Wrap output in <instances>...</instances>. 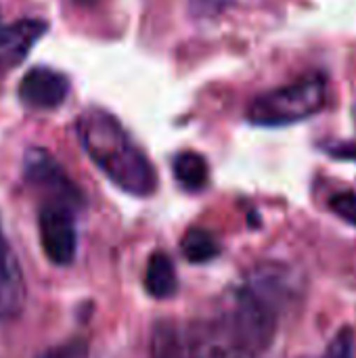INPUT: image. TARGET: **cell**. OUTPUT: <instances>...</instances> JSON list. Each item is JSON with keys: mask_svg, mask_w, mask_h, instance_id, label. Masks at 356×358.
I'll use <instances>...</instances> for the list:
<instances>
[{"mask_svg": "<svg viewBox=\"0 0 356 358\" xmlns=\"http://www.w3.org/2000/svg\"><path fill=\"white\" fill-rule=\"evenodd\" d=\"M296 294L294 275L287 266L266 262L256 266L222 313L237 331L248 357L258 355L273 342L277 323Z\"/></svg>", "mask_w": 356, "mask_h": 358, "instance_id": "cell-1", "label": "cell"}, {"mask_svg": "<svg viewBox=\"0 0 356 358\" xmlns=\"http://www.w3.org/2000/svg\"><path fill=\"white\" fill-rule=\"evenodd\" d=\"M76 130L88 157L115 187L136 197H147L155 191V168L111 113L86 109L78 117Z\"/></svg>", "mask_w": 356, "mask_h": 358, "instance_id": "cell-2", "label": "cell"}, {"mask_svg": "<svg viewBox=\"0 0 356 358\" xmlns=\"http://www.w3.org/2000/svg\"><path fill=\"white\" fill-rule=\"evenodd\" d=\"M327 103V80L323 73L306 76L290 86L256 96L248 120L256 126H285L313 117Z\"/></svg>", "mask_w": 356, "mask_h": 358, "instance_id": "cell-3", "label": "cell"}, {"mask_svg": "<svg viewBox=\"0 0 356 358\" xmlns=\"http://www.w3.org/2000/svg\"><path fill=\"white\" fill-rule=\"evenodd\" d=\"M38 229L42 250L48 260L65 266L78 252L76 206L67 201H44L38 212Z\"/></svg>", "mask_w": 356, "mask_h": 358, "instance_id": "cell-4", "label": "cell"}, {"mask_svg": "<svg viewBox=\"0 0 356 358\" xmlns=\"http://www.w3.org/2000/svg\"><path fill=\"white\" fill-rule=\"evenodd\" d=\"M191 358H245L248 352L225 315L195 325L189 334Z\"/></svg>", "mask_w": 356, "mask_h": 358, "instance_id": "cell-5", "label": "cell"}, {"mask_svg": "<svg viewBox=\"0 0 356 358\" xmlns=\"http://www.w3.org/2000/svg\"><path fill=\"white\" fill-rule=\"evenodd\" d=\"M67 92V78L48 67L29 69L19 84V99L29 109H55L65 101Z\"/></svg>", "mask_w": 356, "mask_h": 358, "instance_id": "cell-6", "label": "cell"}, {"mask_svg": "<svg viewBox=\"0 0 356 358\" xmlns=\"http://www.w3.org/2000/svg\"><path fill=\"white\" fill-rule=\"evenodd\" d=\"M25 281L21 266L0 227V319H13L23 310Z\"/></svg>", "mask_w": 356, "mask_h": 358, "instance_id": "cell-7", "label": "cell"}, {"mask_svg": "<svg viewBox=\"0 0 356 358\" xmlns=\"http://www.w3.org/2000/svg\"><path fill=\"white\" fill-rule=\"evenodd\" d=\"M176 287H178V277H176L172 260L164 252H155L149 258L147 271H145L147 294L151 298L166 300V298H172L176 294Z\"/></svg>", "mask_w": 356, "mask_h": 358, "instance_id": "cell-8", "label": "cell"}, {"mask_svg": "<svg viewBox=\"0 0 356 358\" xmlns=\"http://www.w3.org/2000/svg\"><path fill=\"white\" fill-rule=\"evenodd\" d=\"M46 25L36 19H23L13 25H8V36H6V46L2 52V61L17 65L34 46V42L44 34Z\"/></svg>", "mask_w": 356, "mask_h": 358, "instance_id": "cell-9", "label": "cell"}, {"mask_svg": "<svg viewBox=\"0 0 356 358\" xmlns=\"http://www.w3.org/2000/svg\"><path fill=\"white\" fill-rule=\"evenodd\" d=\"M172 172L176 182L187 191H201L210 178L208 162L195 151L178 153L172 162Z\"/></svg>", "mask_w": 356, "mask_h": 358, "instance_id": "cell-10", "label": "cell"}, {"mask_svg": "<svg viewBox=\"0 0 356 358\" xmlns=\"http://www.w3.org/2000/svg\"><path fill=\"white\" fill-rule=\"evenodd\" d=\"M151 358H191L189 344L183 342L176 325L170 321H159L151 336Z\"/></svg>", "mask_w": 356, "mask_h": 358, "instance_id": "cell-11", "label": "cell"}, {"mask_svg": "<svg viewBox=\"0 0 356 358\" xmlns=\"http://www.w3.org/2000/svg\"><path fill=\"white\" fill-rule=\"evenodd\" d=\"M183 256L193 262V264H201V262H210L218 256L220 245L214 239L212 233L204 231V229H191L180 243Z\"/></svg>", "mask_w": 356, "mask_h": 358, "instance_id": "cell-12", "label": "cell"}, {"mask_svg": "<svg viewBox=\"0 0 356 358\" xmlns=\"http://www.w3.org/2000/svg\"><path fill=\"white\" fill-rule=\"evenodd\" d=\"M38 358H88V344L84 340H71L44 350Z\"/></svg>", "mask_w": 356, "mask_h": 358, "instance_id": "cell-13", "label": "cell"}, {"mask_svg": "<svg viewBox=\"0 0 356 358\" xmlns=\"http://www.w3.org/2000/svg\"><path fill=\"white\" fill-rule=\"evenodd\" d=\"M325 358H355V336L350 329H342L329 344Z\"/></svg>", "mask_w": 356, "mask_h": 358, "instance_id": "cell-14", "label": "cell"}, {"mask_svg": "<svg viewBox=\"0 0 356 358\" xmlns=\"http://www.w3.org/2000/svg\"><path fill=\"white\" fill-rule=\"evenodd\" d=\"M329 208L344 218L346 222L356 227V193H338L329 199Z\"/></svg>", "mask_w": 356, "mask_h": 358, "instance_id": "cell-15", "label": "cell"}, {"mask_svg": "<svg viewBox=\"0 0 356 358\" xmlns=\"http://www.w3.org/2000/svg\"><path fill=\"white\" fill-rule=\"evenodd\" d=\"M334 157H340V159H355L356 162V145L353 143H346V145H336L332 149H327Z\"/></svg>", "mask_w": 356, "mask_h": 358, "instance_id": "cell-16", "label": "cell"}, {"mask_svg": "<svg viewBox=\"0 0 356 358\" xmlns=\"http://www.w3.org/2000/svg\"><path fill=\"white\" fill-rule=\"evenodd\" d=\"M6 36H8V25H4L2 19H0V59H2V52H4V46H6Z\"/></svg>", "mask_w": 356, "mask_h": 358, "instance_id": "cell-17", "label": "cell"}]
</instances>
